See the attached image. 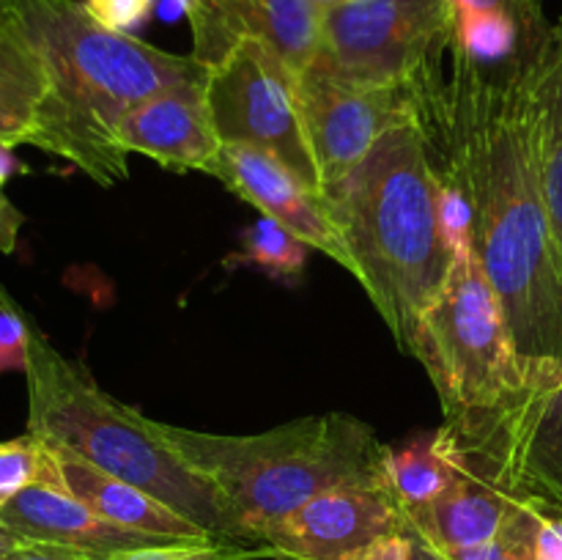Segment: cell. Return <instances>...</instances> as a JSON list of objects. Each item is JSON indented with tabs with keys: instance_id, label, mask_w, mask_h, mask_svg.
<instances>
[{
	"instance_id": "6da1fadb",
	"label": "cell",
	"mask_w": 562,
	"mask_h": 560,
	"mask_svg": "<svg viewBox=\"0 0 562 560\" xmlns=\"http://www.w3.org/2000/svg\"><path fill=\"white\" fill-rule=\"evenodd\" d=\"M525 69H481L450 53L426 135L470 201L472 250L497 291L516 355L549 362L562 360V247L532 159Z\"/></svg>"
},
{
	"instance_id": "7a4b0ae2",
	"label": "cell",
	"mask_w": 562,
	"mask_h": 560,
	"mask_svg": "<svg viewBox=\"0 0 562 560\" xmlns=\"http://www.w3.org/2000/svg\"><path fill=\"white\" fill-rule=\"evenodd\" d=\"M3 14L38 55L47 82L27 146L102 187L130 176V154L119 143L124 115L143 99L209 71L192 55L110 31L82 0H5Z\"/></svg>"
},
{
	"instance_id": "3957f363",
	"label": "cell",
	"mask_w": 562,
	"mask_h": 560,
	"mask_svg": "<svg viewBox=\"0 0 562 560\" xmlns=\"http://www.w3.org/2000/svg\"><path fill=\"white\" fill-rule=\"evenodd\" d=\"M439 181L426 126L404 124L318 192L355 278L406 355L456 261L439 223Z\"/></svg>"
},
{
	"instance_id": "277c9868",
	"label": "cell",
	"mask_w": 562,
	"mask_h": 560,
	"mask_svg": "<svg viewBox=\"0 0 562 560\" xmlns=\"http://www.w3.org/2000/svg\"><path fill=\"white\" fill-rule=\"evenodd\" d=\"M170 448L228 505L247 544L340 486H382L384 445L366 421L344 412L296 417L261 434H209L159 423ZM384 489V486H382Z\"/></svg>"
},
{
	"instance_id": "5b68a950",
	"label": "cell",
	"mask_w": 562,
	"mask_h": 560,
	"mask_svg": "<svg viewBox=\"0 0 562 560\" xmlns=\"http://www.w3.org/2000/svg\"><path fill=\"white\" fill-rule=\"evenodd\" d=\"M27 329V432L143 489L209 536L247 544L217 489L170 448L159 421L121 404L42 329Z\"/></svg>"
},
{
	"instance_id": "8992f818",
	"label": "cell",
	"mask_w": 562,
	"mask_h": 560,
	"mask_svg": "<svg viewBox=\"0 0 562 560\" xmlns=\"http://www.w3.org/2000/svg\"><path fill=\"white\" fill-rule=\"evenodd\" d=\"M409 355L437 388L445 421L492 410L525 379L497 291L472 247L456 253L442 291L417 322Z\"/></svg>"
},
{
	"instance_id": "52a82bcc",
	"label": "cell",
	"mask_w": 562,
	"mask_h": 560,
	"mask_svg": "<svg viewBox=\"0 0 562 560\" xmlns=\"http://www.w3.org/2000/svg\"><path fill=\"white\" fill-rule=\"evenodd\" d=\"M453 38L448 0H349L322 11L307 71L351 88H393L442 77Z\"/></svg>"
},
{
	"instance_id": "ba28073f",
	"label": "cell",
	"mask_w": 562,
	"mask_h": 560,
	"mask_svg": "<svg viewBox=\"0 0 562 560\" xmlns=\"http://www.w3.org/2000/svg\"><path fill=\"white\" fill-rule=\"evenodd\" d=\"M442 434L467 470L516 497L562 503V360L525 362V379L508 399L445 421Z\"/></svg>"
},
{
	"instance_id": "9c48e42d",
	"label": "cell",
	"mask_w": 562,
	"mask_h": 560,
	"mask_svg": "<svg viewBox=\"0 0 562 560\" xmlns=\"http://www.w3.org/2000/svg\"><path fill=\"white\" fill-rule=\"evenodd\" d=\"M203 93L220 141L269 154L302 184L322 192L296 99V71L272 47L256 38L239 42L220 64L209 66Z\"/></svg>"
},
{
	"instance_id": "30bf717a",
	"label": "cell",
	"mask_w": 562,
	"mask_h": 560,
	"mask_svg": "<svg viewBox=\"0 0 562 560\" xmlns=\"http://www.w3.org/2000/svg\"><path fill=\"white\" fill-rule=\"evenodd\" d=\"M442 82L445 75L412 86L351 88L307 69L300 71L296 99L322 184L349 173L387 132L404 124L426 126L428 110Z\"/></svg>"
},
{
	"instance_id": "8fae6325",
	"label": "cell",
	"mask_w": 562,
	"mask_h": 560,
	"mask_svg": "<svg viewBox=\"0 0 562 560\" xmlns=\"http://www.w3.org/2000/svg\"><path fill=\"white\" fill-rule=\"evenodd\" d=\"M404 533V514L382 486H340L307 500L263 533L272 558L362 560L384 536Z\"/></svg>"
},
{
	"instance_id": "7c38bea8",
	"label": "cell",
	"mask_w": 562,
	"mask_h": 560,
	"mask_svg": "<svg viewBox=\"0 0 562 560\" xmlns=\"http://www.w3.org/2000/svg\"><path fill=\"white\" fill-rule=\"evenodd\" d=\"M322 11L316 0H190L192 58L209 69L239 42L256 38L300 75L316 53Z\"/></svg>"
},
{
	"instance_id": "4fadbf2b",
	"label": "cell",
	"mask_w": 562,
	"mask_h": 560,
	"mask_svg": "<svg viewBox=\"0 0 562 560\" xmlns=\"http://www.w3.org/2000/svg\"><path fill=\"white\" fill-rule=\"evenodd\" d=\"M209 176H217L234 195L252 203L267 217L278 220L307 247L322 250L324 256L338 261L346 272L355 275V264H351L338 228L329 220L322 195L302 184L278 159L258 148L223 143Z\"/></svg>"
},
{
	"instance_id": "5bb4252c",
	"label": "cell",
	"mask_w": 562,
	"mask_h": 560,
	"mask_svg": "<svg viewBox=\"0 0 562 560\" xmlns=\"http://www.w3.org/2000/svg\"><path fill=\"white\" fill-rule=\"evenodd\" d=\"M203 82L206 77L181 82L135 104L119 126L121 148L179 173H212L223 141L209 119Z\"/></svg>"
},
{
	"instance_id": "9a60e30c",
	"label": "cell",
	"mask_w": 562,
	"mask_h": 560,
	"mask_svg": "<svg viewBox=\"0 0 562 560\" xmlns=\"http://www.w3.org/2000/svg\"><path fill=\"white\" fill-rule=\"evenodd\" d=\"M0 519L27 541L75 549L97 560L104 555L124 552V549L173 541V538L148 536V533L113 525L86 503L71 497L66 489L49 486V483H33L22 489L16 497L0 505Z\"/></svg>"
},
{
	"instance_id": "2e32d148",
	"label": "cell",
	"mask_w": 562,
	"mask_h": 560,
	"mask_svg": "<svg viewBox=\"0 0 562 560\" xmlns=\"http://www.w3.org/2000/svg\"><path fill=\"white\" fill-rule=\"evenodd\" d=\"M44 445H47L49 456H53L55 486L66 489L71 497L86 503L88 508L97 511L99 516H104L113 525L130 527V530L137 533H148V536L173 538V541L214 538L203 527H198L195 522L184 519V516L176 514L173 508L159 503L157 497H151L143 489L132 486V483L121 481V478L108 475V472L88 464L80 456L69 453L66 448H58V445L49 443Z\"/></svg>"
},
{
	"instance_id": "e0dca14e",
	"label": "cell",
	"mask_w": 562,
	"mask_h": 560,
	"mask_svg": "<svg viewBox=\"0 0 562 560\" xmlns=\"http://www.w3.org/2000/svg\"><path fill=\"white\" fill-rule=\"evenodd\" d=\"M519 500L488 478L459 464L453 483L437 500L420 508L401 511L404 533L420 538L437 552L475 547L503 527L505 516Z\"/></svg>"
},
{
	"instance_id": "ac0fdd59",
	"label": "cell",
	"mask_w": 562,
	"mask_h": 560,
	"mask_svg": "<svg viewBox=\"0 0 562 560\" xmlns=\"http://www.w3.org/2000/svg\"><path fill=\"white\" fill-rule=\"evenodd\" d=\"M525 91L538 184L562 247V22L525 69Z\"/></svg>"
},
{
	"instance_id": "d6986e66",
	"label": "cell",
	"mask_w": 562,
	"mask_h": 560,
	"mask_svg": "<svg viewBox=\"0 0 562 560\" xmlns=\"http://www.w3.org/2000/svg\"><path fill=\"white\" fill-rule=\"evenodd\" d=\"M459 464L445 443L442 428L384 445L382 486L401 511L420 508L437 500L453 483Z\"/></svg>"
},
{
	"instance_id": "ffe728a7",
	"label": "cell",
	"mask_w": 562,
	"mask_h": 560,
	"mask_svg": "<svg viewBox=\"0 0 562 560\" xmlns=\"http://www.w3.org/2000/svg\"><path fill=\"white\" fill-rule=\"evenodd\" d=\"M44 69L27 38L0 16V143H27L44 97Z\"/></svg>"
},
{
	"instance_id": "44dd1931",
	"label": "cell",
	"mask_w": 562,
	"mask_h": 560,
	"mask_svg": "<svg viewBox=\"0 0 562 560\" xmlns=\"http://www.w3.org/2000/svg\"><path fill=\"white\" fill-rule=\"evenodd\" d=\"M307 247L300 236L272 217H258L250 228L241 234V250L234 256V264H250L274 280H296L305 272Z\"/></svg>"
},
{
	"instance_id": "7402d4cb",
	"label": "cell",
	"mask_w": 562,
	"mask_h": 560,
	"mask_svg": "<svg viewBox=\"0 0 562 560\" xmlns=\"http://www.w3.org/2000/svg\"><path fill=\"white\" fill-rule=\"evenodd\" d=\"M543 514L536 500L521 497L488 541L442 552L445 560H538Z\"/></svg>"
},
{
	"instance_id": "603a6c76",
	"label": "cell",
	"mask_w": 562,
	"mask_h": 560,
	"mask_svg": "<svg viewBox=\"0 0 562 560\" xmlns=\"http://www.w3.org/2000/svg\"><path fill=\"white\" fill-rule=\"evenodd\" d=\"M33 483H49L55 486V470L49 448L36 434H22V437L0 443V505Z\"/></svg>"
},
{
	"instance_id": "cb8c5ba5",
	"label": "cell",
	"mask_w": 562,
	"mask_h": 560,
	"mask_svg": "<svg viewBox=\"0 0 562 560\" xmlns=\"http://www.w3.org/2000/svg\"><path fill=\"white\" fill-rule=\"evenodd\" d=\"M269 555L267 547L225 538H198V541H165L151 547L124 549V552L104 555L99 560H247Z\"/></svg>"
},
{
	"instance_id": "d4e9b609",
	"label": "cell",
	"mask_w": 562,
	"mask_h": 560,
	"mask_svg": "<svg viewBox=\"0 0 562 560\" xmlns=\"http://www.w3.org/2000/svg\"><path fill=\"white\" fill-rule=\"evenodd\" d=\"M439 223L450 250L461 253L472 247V206L464 190L439 168Z\"/></svg>"
},
{
	"instance_id": "484cf974",
	"label": "cell",
	"mask_w": 562,
	"mask_h": 560,
	"mask_svg": "<svg viewBox=\"0 0 562 560\" xmlns=\"http://www.w3.org/2000/svg\"><path fill=\"white\" fill-rule=\"evenodd\" d=\"M157 3L159 0H82L93 20L119 33H135L146 25L157 11Z\"/></svg>"
},
{
	"instance_id": "4316f807",
	"label": "cell",
	"mask_w": 562,
	"mask_h": 560,
	"mask_svg": "<svg viewBox=\"0 0 562 560\" xmlns=\"http://www.w3.org/2000/svg\"><path fill=\"white\" fill-rule=\"evenodd\" d=\"M448 3L453 11H503L521 22V27L538 42H543L552 31L543 16V0H448Z\"/></svg>"
},
{
	"instance_id": "83f0119b",
	"label": "cell",
	"mask_w": 562,
	"mask_h": 560,
	"mask_svg": "<svg viewBox=\"0 0 562 560\" xmlns=\"http://www.w3.org/2000/svg\"><path fill=\"white\" fill-rule=\"evenodd\" d=\"M27 338H31V329H27L25 318L14 307H0V373H25Z\"/></svg>"
},
{
	"instance_id": "f1b7e54d",
	"label": "cell",
	"mask_w": 562,
	"mask_h": 560,
	"mask_svg": "<svg viewBox=\"0 0 562 560\" xmlns=\"http://www.w3.org/2000/svg\"><path fill=\"white\" fill-rule=\"evenodd\" d=\"M536 503L543 514L541 536H538V560H562V508L549 500H536Z\"/></svg>"
},
{
	"instance_id": "f546056e",
	"label": "cell",
	"mask_w": 562,
	"mask_h": 560,
	"mask_svg": "<svg viewBox=\"0 0 562 560\" xmlns=\"http://www.w3.org/2000/svg\"><path fill=\"white\" fill-rule=\"evenodd\" d=\"M0 560H97L86 552H75L66 547H53V544H36L31 541L27 547L16 549V552L5 555Z\"/></svg>"
},
{
	"instance_id": "4dcf8cb0",
	"label": "cell",
	"mask_w": 562,
	"mask_h": 560,
	"mask_svg": "<svg viewBox=\"0 0 562 560\" xmlns=\"http://www.w3.org/2000/svg\"><path fill=\"white\" fill-rule=\"evenodd\" d=\"M25 214L0 192V253H14Z\"/></svg>"
},
{
	"instance_id": "1f68e13d",
	"label": "cell",
	"mask_w": 562,
	"mask_h": 560,
	"mask_svg": "<svg viewBox=\"0 0 562 560\" xmlns=\"http://www.w3.org/2000/svg\"><path fill=\"white\" fill-rule=\"evenodd\" d=\"M362 560H412V536L409 533H393L384 536L362 555Z\"/></svg>"
},
{
	"instance_id": "d6a6232c",
	"label": "cell",
	"mask_w": 562,
	"mask_h": 560,
	"mask_svg": "<svg viewBox=\"0 0 562 560\" xmlns=\"http://www.w3.org/2000/svg\"><path fill=\"white\" fill-rule=\"evenodd\" d=\"M14 173H25V165L14 157L11 146L0 143V192H3V184L11 179Z\"/></svg>"
},
{
	"instance_id": "836d02e7",
	"label": "cell",
	"mask_w": 562,
	"mask_h": 560,
	"mask_svg": "<svg viewBox=\"0 0 562 560\" xmlns=\"http://www.w3.org/2000/svg\"><path fill=\"white\" fill-rule=\"evenodd\" d=\"M27 544H31V541H27V538H22L20 533H14L9 525H5L3 519H0V558H5V555L16 552V549L27 547Z\"/></svg>"
},
{
	"instance_id": "e575fe53",
	"label": "cell",
	"mask_w": 562,
	"mask_h": 560,
	"mask_svg": "<svg viewBox=\"0 0 562 560\" xmlns=\"http://www.w3.org/2000/svg\"><path fill=\"white\" fill-rule=\"evenodd\" d=\"M412 560H445L442 552H437L434 547H428L426 541L412 536Z\"/></svg>"
},
{
	"instance_id": "d590c367",
	"label": "cell",
	"mask_w": 562,
	"mask_h": 560,
	"mask_svg": "<svg viewBox=\"0 0 562 560\" xmlns=\"http://www.w3.org/2000/svg\"><path fill=\"white\" fill-rule=\"evenodd\" d=\"M322 9H329V5H340V3H349V0H316Z\"/></svg>"
},
{
	"instance_id": "8d00e7d4",
	"label": "cell",
	"mask_w": 562,
	"mask_h": 560,
	"mask_svg": "<svg viewBox=\"0 0 562 560\" xmlns=\"http://www.w3.org/2000/svg\"><path fill=\"white\" fill-rule=\"evenodd\" d=\"M3 3H5V0H0V16H3Z\"/></svg>"
},
{
	"instance_id": "74e56055",
	"label": "cell",
	"mask_w": 562,
	"mask_h": 560,
	"mask_svg": "<svg viewBox=\"0 0 562 560\" xmlns=\"http://www.w3.org/2000/svg\"><path fill=\"white\" fill-rule=\"evenodd\" d=\"M558 505H560V508H562V503H558Z\"/></svg>"
},
{
	"instance_id": "f35d334b",
	"label": "cell",
	"mask_w": 562,
	"mask_h": 560,
	"mask_svg": "<svg viewBox=\"0 0 562 560\" xmlns=\"http://www.w3.org/2000/svg\"><path fill=\"white\" fill-rule=\"evenodd\" d=\"M187 9H190V5H187Z\"/></svg>"
}]
</instances>
